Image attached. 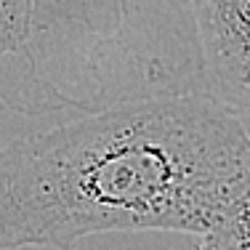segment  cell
Here are the masks:
<instances>
[{
    "label": "cell",
    "instance_id": "1",
    "mask_svg": "<svg viewBox=\"0 0 250 250\" xmlns=\"http://www.w3.org/2000/svg\"><path fill=\"white\" fill-rule=\"evenodd\" d=\"M250 178V136L210 96L80 117L0 149V250L104 231L205 234Z\"/></svg>",
    "mask_w": 250,
    "mask_h": 250
},
{
    "label": "cell",
    "instance_id": "2",
    "mask_svg": "<svg viewBox=\"0 0 250 250\" xmlns=\"http://www.w3.org/2000/svg\"><path fill=\"white\" fill-rule=\"evenodd\" d=\"M210 99L250 115V0H192Z\"/></svg>",
    "mask_w": 250,
    "mask_h": 250
},
{
    "label": "cell",
    "instance_id": "3",
    "mask_svg": "<svg viewBox=\"0 0 250 250\" xmlns=\"http://www.w3.org/2000/svg\"><path fill=\"white\" fill-rule=\"evenodd\" d=\"M194 250H250V178L200 237Z\"/></svg>",
    "mask_w": 250,
    "mask_h": 250
},
{
    "label": "cell",
    "instance_id": "4",
    "mask_svg": "<svg viewBox=\"0 0 250 250\" xmlns=\"http://www.w3.org/2000/svg\"><path fill=\"white\" fill-rule=\"evenodd\" d=\"M32 24V0H0V59L21 48Z\"/></svg>",
    "mask_w": 250,
    "mask_h": 250
}]
</instances>
